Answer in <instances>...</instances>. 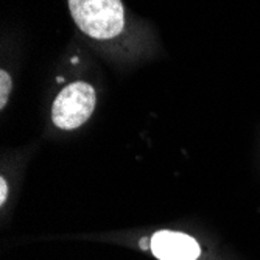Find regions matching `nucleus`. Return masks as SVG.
Here are the masks:
<instances>
[{
	"instance_id": "nucleus-4",
	"label": "nucleus",
	"mask_w": 260,
	"mask_h": 260,
	"mask_svg": "<svg viewBox=\"0 0 260 260\" xmlns=\"http://www.w3.org/2000/svg\"><path fill=\"white\" fill-rule=\"evenodd\" d=\"M11 92V78L8 75L7 70H2L0 72V108H5L7 106V102H8V95Z\"/></svg>"
},
{
	"instance_id": "nucleus-2",
	"label": "nucleus",
	"mask_w": 260,
	"mask_h": 260,
	"mask_svg": "<svg viewBox=\"0 0 260 260\" xmlns=\"http://www.w3.org/2000/svg\"><path fill=\"white\" fill-rule=\"evenodd\" d=\"M95 103L97 93L93 86L86 81L70 83L58 93L53 102L52 120L59 129H77L90 119Z\"/></svg>"
},
{
	"instance_id": "nucleus-5",
	"label": "nucleus",
	"mask_w": 260,
	"mask_h": 260,
	"mask_svg": "<svg viewBox=\"0 0 260 260\" xmlns=\"http://www.w3.org/2000/svg\"><path fill=\"white\" fill-rule=\"evenodd\" d=\"M0 192H2V193H0V203H5L7 201V195H8V187H7V181L2 178V179H0Z\"/></svg>"
},
{
	"instance_id": "nucleus-1",
	"label": "nucleus",
	"mask_w": 260,
	"mask_h": 260,
	"mask_svg": "<svg viewBox=\"0 0 260 260\" xmlns=\"http://www.w3.org/2000/svg\"><path fill=\"white\" fill-rule=\"evenodd\" d=\"M69 10L78 28L92 39L106 41L123 31L122 0H69Z\"/></svg>"
},
{
	"instance_id": "nucleus-3",
	"label": "nucleus",
	"mask_w": 260,
	"mask_h": 260,
	"mask_svg": "<svg viewBox=\"0 0 260 260\" xmlns=\"http://www.w3.org/2000/svg\"><path fill=\"white\" fill-rule=\"evenodd\" d=\"M151 251L160 260H197L200 257V245L190 235L159 231L151 237Z\"/></svg>"
}]
</instances>
